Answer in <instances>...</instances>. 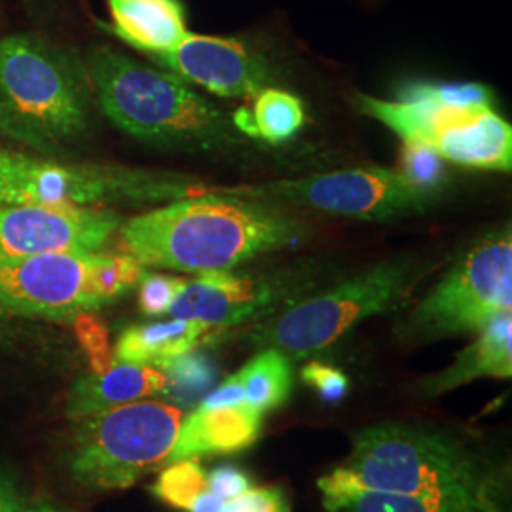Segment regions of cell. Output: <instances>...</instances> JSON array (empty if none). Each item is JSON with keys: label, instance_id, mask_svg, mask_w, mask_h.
Wrapping results in <instances>:
<instances>
[{"label": "cell", "instance_id": "cell-11", "mask_svg": "<svg viewBox=\"0 0 512 512\" xmlns=\"http://www.w3.org/2000/svg\"><path fill=\"white\" fill-rule=\"evenodd\" d=\"M268 203L304 205L340 217L385 220L414 215L431 205V194L408 183L395 169L355 167L317 177L220 190Z\"/></svg>", "mask_w": 512, "mask_h": 512}, {"label": "cell", "instance_id": "cell-35", "mask_svg": "<svg viewBox=\"0 0 512 512\" xmlns=\"http://www.w3.org/2000/svg\"><path fill=\"white\" fill-rule=\"evenodd\" d=\"M25 512H71L67 511V509H61V507H55L52 503H37V505H33V507H29V509H25Z\"/></svg>", "mask_w": 512, "mask_h": 512}, {"label": "cell", "instance_id": "cell-22", "mask_svg": "<svg viewBox=\"0 0 512 512\" xmlns=\"http://www.w3.org/2000/svg\"><path fill=\"white\" fill-rule=\"evenodd\" d=\"M245 391V403L266 414L289 401L293 391L291 359L279 349L260 351L238 372Z\"/></svg>", "mask_w": 512, "mask_h": 512}, {"label": "cell", "instance_id": "cell-37", "mask_svg": "<svg viewBox=\"0 0 512 512\" xmlns=\"http://www.w3.org/2000/svg\"><path fill=\"white\" fill-rule=\"evenodd\" d=\"M274 512H289V505H287V507H281V509H277V511Z\"/></svg>", "mask_w": 512, "mask_h": 512}, {"label": "cell", "instance_id": "cell-10", "mask_svg": "<svg viewBox=\"0 0 512 512\" xmlns=\"http://www.w3.org/2000/svg\"><path fill=\"white\" fill-rule=\"evenodd\" d=\"M363 114L403 141H423L444 160L490 171L512 169V128L492 105H446L420 99L382 101L359 95Z\"/></svg>", "mask_w": 512, "mask_h": 512}, {"label": "cell", "instance_id": "cell-19", "mask_svg": "<svg viewBox=\"0 0 512 512\" xmlns=\"http://www.w3.org/2000/svg\"><path fill=\"white\" fill-rule=\"evenodd\" d=\"M207 330L209 327L202 323L186 319L135 325L120 334L114 348V361L164 368L192 353Z\"/></svg>", "mask_w": 512, "mask_h": 512}, {"label": "cell", "instance_id": "cell-5", "mask_svg": "<svg viewBox=\"0 0 512 512\" xmlns=\"http://www.w3.org/2000/svg\"><path fill=\"white\" fill-rule=\"evenodd\" d=\"M145 266L128 255L0 256V313L74 321L137 285Z\"/></svg>", "mask_w": 512, "mask_h": 512}, {"label": "cell", "instance_id": "cell-33", "mask_svg": "<svg viewBox=\"0 0 512 512\" xmlns=\"http://www.w3.org/2000/svg\"><path fill=\"white\" fill-rule=\"evenodd\" d=\"M0 512H25L14 482L0 473Z\"/></svg>", "mask_w": 512, "mask_h": 512}, {"label": "cell", "instance_id": "cell-13", "mask_svg": "<svg viewBox=\"0 0 512 512\" xmlns=\"http://www.w3.org/2000/svg\"><path fill=\"white\" fill-rule=\"evenodd\" d=\"M154 57L171 73L220 97L251 99L274 80L266 59L234 38L188 33L171 52Z\"/></svg>", "mask_w": 512, "mask_h": 512}, {"label": "cell", "instance_id": "cell-15", "mask_svg": "<svg viewBox=\"0 0 512 512\" xmlns=\"http://www.w3.org/2000/svg\"><path fill=\"white\" fill-rule=\"evenodd\" d=\"M264 414L247 403L224 408H196L181 423L165 465L215 454H238L253 446Z\"/></svg>", "mask_w": 512, "mask_h": 512}, {"label": "cell", "instance_id": "cell-3", "mask_svg": "<svg viewBox=\"0 0 512 512\" xmlns=\"http://www.w3.org/2000/svg\"><path fill=\"white\" fill-rule=\"evenodd\" d=\"M88 74L105 116L135 139L213 152L239 145L234 122L171 71L95 48L88 55Z\"/></svg>", "mask_w": 512, "mask_h": 512}, {"label": "cell", "instance_id": "cell-24", "mask_svg": "<svg viewBox=\"0 0 512 512\" xmlns=\"http://www.w3.org/2000/svg\"><path fill=\"white\" fill-rule=\"evenodd\" d=\"M207 490V473L198 459L169 463L152 486V494L179 511H190L194 501Z\"/></svg>", "mask_w": 512, "mask_h": 512}, {"label": "cell", "instance_id": "cell-27", "mask_svg": "<svg viewBox=\"0 0 512 512\" xmlns=\"http://www.w3.org/2000/svg\"><path fill=\"white\" fill-rule=\"evenodd\" d=\"M76 336L86 349L95 374L107 372L114 365V355L110 351L107 329L93 317L92 313H80L74 317Z\"/></svg>", "mask_w": 512, "mask_h": 512}, {"label": "cell", "instance_id": "cell-4", "mask_svg": "<svg viewBox=\"0 0 512 512\" xmlns=\"http://www.w3.org/2000/svg\"><path fill=\"white\" fill-rule=\"evenodd\" d=\"M88 128V92L73 61L33 35L0 38V131L50 150Z\"/></svg>", "mask_w": 512, "mask_h": 512}, {"label": "cell", "instance_id": "cell-8", "mask_svg": "<svg viewBox=\"0 0 512 512\" xmlns=\"http://www.w3.org/2000/svg\"><path fill=\"white\" fill-rule=\"evenodd\" d=\"M2 205L44 203L93 207L122 202H162L200 196L186 181L112 165L54 164L31 156L0 154Z\"/></svg>", "mask_w": 512, "mask_h": 512}, {"label": "cell", "instance_id": "cell-29", "mask_svg": "<svg viewBox=\"0 0 512 512\" xmlns=\"http://www.w3.org/2000/svg\"><path fill=\"white\" fill-rule=\"evenodd\" d=\"M302 380L317 391L323 403H340L349 393L348 376L342 370L319 361H311L302 368Z\"/></svg>", "mask_w": 512, "mask_h": 512}, {"label": "cell", "instance_id": "cell-9", "mask_svg": "<svg viewBox=\"0 0 512 512\" xmlns=\"http://www.w3.org/2000/svg\"><path fill=\"white\" fill-rule=\"evenodd\" d=\"M512 310L511 224L499 226L444 274L408 321L418 338L478 332L497 315Z\"/></svg>", "mask_w": 512, "mask_h": 512}, {"label": "cell", "instance_id": "cell-36", "mask_svg": "<svg viewBox=\"0 0 512 512\" xmlns=\"http://www.w3.org/2000/svg\"><path fill=\"white\" fill-rule=\"evenodd\" d=\"M0 154H2V148H0ZM0 205H2V175H0Z\"/></svg>", "mask_w": 512, "mask_h": 512}, {"label": "cell", "instance_id": "cell-34", "mask_svg": "<svg viewBox=\"0 0 512 512\" xmlns=\"http://www.w3.org/2000/svg\"><path fill=\"white\" fill-rule=\"evenodd\" d=\"M224 507H226V501L219 497L217 494H213L211 490H207V492H203L196 501H194V505L190 507V511L188 512H222L224 511Z\"/></svg>", "mask_w": 512, "mask_h": 512}, {"label": "cell", "instance_id": "cell-1", "mask_svg": "<svg viewBox=\"0 0 512 512\" xmlns=\"http://www.w3.org/2000/svg\"><path fill=\"white\" fill-rule=\"evenodd\" d=\"M304 234L306 226L275 203L220 190L152 209L120 228L126 253L143 266L186 274L232 270L294 245Z\"/></svg>", "mask_w": 512, "mask_h": 512}, {"label": "cell", "instance_id": "cell-2", "mask_svg": "<svg viewBox=\"0 0 512 512\" xmlns=\"http://www.w3.org/2000/svg\"><path fill=\"white\" fill-rule=\"evenodd\" d=\"M359 488L503 512L494 469L458 440L404 423L368 427L342 465Z\"/></svg>", "mask_w": 512, "mask_h": 512}, {"label": "cell", "instance_id": "cell-17", "mask_svg": "<svg viewBox=\"0 0 512 512\" xmlns=\"http://www.w3.org/2000/svg\"><path fill=\"white\" fill-rule=\"evenodd\" d=\"M112 31L147 54L171 52L188 35L181 0H107Z\"/></svg>", "mask_w": 512, "mask_h": 512}, {"label": "cell", "instance_id": "cell-20", "mask_svg": "<svg viewBox=\"0 0 512 512\" xmlns=\"http://www.w3.org/2000/svg\"><path fill=\"white\" fill-rule=\"evenodd\" d=\"M317 486L323 492V505L329 512H484L418 495L365 490L353 482L346 467H336L329 475L319 478Z\"/></svg>", "mask_w": 512, "mask_h": 512}, {"label": "cell", "instance_id": "cell-23", "mask_svg": "<svg viewBox=\"0 0 512 512\" xmlns=\"http://www.w3.org/2000/svg\"><path fill=\"white\" fill-rule=\"evenodd\" d=\"M167 376L165 395L175 406H198L217 382V370L202 357L183 355L162 368Z\"/></svg>", "mask_w": 512, "mask_h": 512}, {"label": "cell", "instance_id": "cell-26", "mask_svg": "<svg viewBox=\"0 0 512 512\" xmlns=\"http://www.w3.org/2000/svg\"><path fill=\"white\" fill-rule=\"evenodd\" d=\"M403 99L435 101L446 105H492V93L476 82H452V84H420L404 90Z\"/></svg>", "mask_w": 512, "mask_h": 512}, {"label": "cell", "instance_id": "cell-21", "mask_svg": "<svg viewBox=\"0 0 512 512\" xmlns=\"http://www.w3.org/2000/svg\"><path fill=\"white\" fill-rule=\"evenodd\" d=\"M306 112L302 101L293 93L266 88L255 95L253 107L239 109L232 122L241 133L262 139L270 145H281L304 126Z\"/></svg>", "mask_w": 512, "mask_h": 512}, {"label": "cell", "instance_id": "cell-28", "mask_svg": "<svg viewBox=\"0 0 512 512\" xmlns=\"http://www.w3.org/2000/svg\"><path fill=\"white\" fill-rule=\"evenodd\" d=\"M184 281L181 277L171 275H143L141 289H139V306L145 315L160 317L169 313L179 291L183 289Z\"/></svg>", "mask_w": 512, "mask_h": 512}, {"label": "cell", "instance_id": "cell-14", "mask_svg": "<svg viewBox=\"0 0 512 512\" xmlns=\"http://www.w3.org/2000/svg\"><path fill=\"white\" fill-rule=\"evenodd\" d=\"M272 289L262 279L232 274L230 270L205 272L184 281L169 315L198 321L205 327H232L258 315L272 302Z\"/></svg>", "mask_w": 512, "mask_h": 512}, {"label": "cell", "instance_id": "cell-25", "mask_svg": "<svg viewBox=\"0 0 512 512\" xmlns=\"http://www.w3.org/2000/svg\"><path fill=\"white\" fill-rule=\"evenodd\" d=\"M399 173L410 184L433 194L444 181V158L423 141H403Z\"/></svg>", "mask_w": 512, "mask_h": 512}, {"label": "cell", "instance_id": "cell-7", "mask_svg": "<svg viewBox=\"0 0 512 512\" xmlns=\"http://www.w3.org/2000/svg\"><path fill=\"white\" fill-rule=\"evenodd\" d=\"M420 274L414 260L397 258L372 266L285 311L260 332V342L289 359L323 351L357 323L401 306Z\"/></svg>", "mask_w": 512, "mask_h": 512}, {"label": "cell", "instance_id": "cell-18", "mask_svg": "<svg viewBox=\"0 0 512 512\" xmlns=\"http://www.w3.org/2000/svg\"><path fill=\"white\" fill-rule=\"evenodd\" d=\"M475 342L463 349L458 359L437 376L427 378L421 391L425 395H442L459 385L469 384L482 376H512V315L503 313L476 332Z\"/></svg>", "mask_w": 512, "mask_h": 512}, {"label": "cell", "instance_id": "cell-30", "mask_svg": "<svg viewBox=\"0 0 512 512\" xmlns=\"http://www.w3.org/2000/svg\"><path fill=\"white\" fill-rule=\"evenodd\" d=\"M281 507H287V501L279 490L251 488L245 494L226 501V507L222 512H274Z\"/></svg>", "mask_w": 512, "mask_h": 512}, {"label": "cell", "instance_id": "cell-6", "mask_svg": "<svg viewBox=\"0 0 512 512\" xmlns=\"http://www.w3.org/2000/svg\"><path fill=\"white\" fill-rule=\"evenodd\" d=\"M183 420V408L150 399L76 420L69 459L74 480L92 490L133 486L165 465Z\"/></svg>", "mask_w": 512, "mask_h": 512}, {"label": "cell", "instance_id": "cell-16", "mask_svg": "<svg viewBox=\"0 0 512 512\" xmlns=\"http://www.w3.org/2000/svg\"><path fill=\"white\" fill-rule=\"evenodd\" d=\"M167 376L158 366L114 361L107 372L90 374L73 385L67 399V416L82 420L122 404L165 395Z\"/></svg>", "mask_w": 512, "mask_h": 512}, {"label": "cell", "instance_id": "cell-32", "mask_svg": "<svg viewBox=\"0 0 512 512\" xmlns=\"http://www.w3.org/2000/svg\"><path fill=\"white\" fill-rule=\"evenodd\" d=\"M243 403H245V391L239 382L238 374H234L224 384L217 387L213 393L203 397L198 408H224V406H238Z\"/></svg>", "mask_w": 512, "mask_h": 512}, {"label": "cell", "instance_id": "cell-31", "mask_svg": "<svg viewBox=\"0 0 512 512\" xmlns=\"http://www.w3.org/2000/svg\"><path fill=\"white\" fill-rule=\"evenodd\" d=\"M207 486L213 494L219 495L224 501H230L238 495L245 494L253 488V482L247 473L239 471L236 467L224 465L217 467L207 475Z\"/></svg>", "mask_w": 512, "mask_h": 512}, {"label": "cell", "instance_id": "cell-12", "mask_svg": "<svg viewBox=\"0 0 512 512\" xmlns=\"http://www.w3.org/2000/svg\"><path fill=\"white\" fill-rule=\"evenodd\" d=\"M120 217L95 207L0 205V256L99 253Z\"/></svg>", "mask_w": 512, "mask_h": 512}]
</instances>
